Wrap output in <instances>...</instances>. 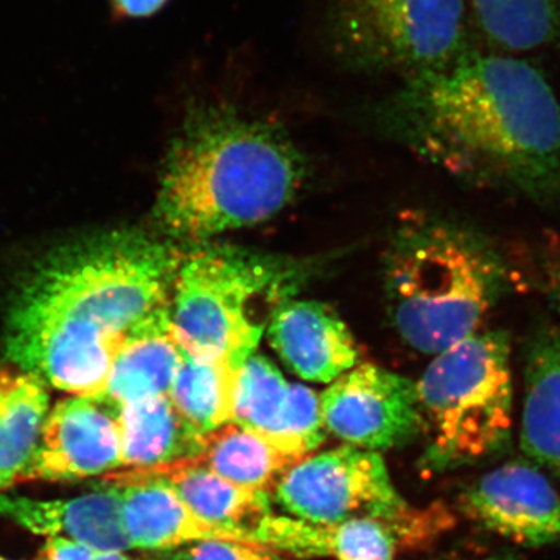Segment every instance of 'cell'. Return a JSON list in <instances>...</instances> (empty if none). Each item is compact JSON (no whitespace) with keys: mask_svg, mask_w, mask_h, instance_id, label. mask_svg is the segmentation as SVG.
<instances>
[{"mask_svg":"<svg viewBox=\"0 0 560 560\" xmlns=\"http://www.w3.org/2000/svg\"><path fill=\"white\" fill-rule=\"evenodd\" d=\"M319 400L326 430L366 451L401 447L423 431L416 383L375 364L345 372Z\"/></svg>","mask_w":560,"mask_h":560,"instance_id":"9c48e42d","label":"cell"},{"mask_svg":"<svg viewBox=\"0 0 560 560\" xmlns=\"http://www.w3.org/2000/svg\"><path fill=\"white\" fill-rule=\"evenodd\" d=\"M0 560H9V559L2 558V556H0Z\"/></svg>","mask_w":560,"mask_h":560,"instance_id":"4dcf8cb0","label":"cell"},{"mask_svg":"<svg viewBox=\"0 0 560 560\" xmlns=\"http://www.w3.org/2000/svg\"><path fill=\"white\" fill-rule=\"evenodd\" d=\"M460 504L471 521L514 544H560V495L529 464L489 471L463 493Z\"/></svg>","mask_w":560,"mask_h":560,"instance_id":"8fae6325","label":"cell"},{"mask_svg":"<svg viewBox=\"0 0 560 560\" xmlns=\"http://www.w3.org/2000/svg\"><path fill=\"white\" fill-rule=\"evenodd\" d=\"M480 560H515L510 555H499V556H490V558L480 559Z\"/></svg>","mask_w":560,"mask_h":560,"instance_id":"f546056e","label":"cell"},{"mask_svg":"<svg viewBox=\"0 0 560 560\" xmlns=\"http://www.w3.org/2000/svg\"><path fill=\"white\" fill-rule=\"evenodd\" d=\"M482 35L497 49L529 51L560 43V0H470Z\"/></svg>","mask_w":560,"mask_h":560,"instance_id":"603a6c76","label":"cell"},{"mask_svg":"<svg viewBox=\"0 0 560 560\" xmlns=\"http://www.w3.org/2000/svg\"><path fill=\"white\" fill-rule=\"evenodd\" d=\"M272 499L290 517L318 525L357 518L388 523L407 547L429 544L453 523L440 504L429 510L408 506L381 453L349 444L294 464L272 489Z\"/></svg>","mask_w":560,"mask_h":560,"instance_id":"ba28073f","label":"cell"},{"mask_svg":"<svg viewBox=\"0 0 560 560\" xmlns=\"http://www.w3.org/2000/svg\"><path fill=\"white\" fill-rule=\"evenodd\" d=\"M268 338L280 360L304 381L335 382L359 361L345 320L320 302H280L268 324Z\"/></svg>","mask_w":560,"mask_h":560,"instance_id":"7c38bea8","label":"cell"},{"mask_svg":"<svg viewBox=\"0 0 560 560\" xmlns=\"http://www.w3.org/2000/svg\"><path fill=\"white\" fill-rule=\"evenodd\" d=\"M116 412L125 469H153L200 455L205 436L180 418L171 397L130 401Z\"/></svg>","mask_w":560,"mask_h":560,"instance_id":"d6986e66","label":"cell"},{"mask_svg":"<svg viewBox=\"0 0 560 560\" xmlns=\"http://www.w3.org/2000/svg\"><path fill=\"white\" fill-rule=\"evenodd\" d=\"M522 451L560 474V330L541 329L530 338L525 359Z\"/></svg>","mask_w":560,"mask_h":560,"instance_id":"ac0fdd59","label":"cell"},{"mask_svg":"<svg viewBox=\"0 0 560 560\" xmlns=\"http://www.w3.org/2000/svg\"><path fill=\"white\" fill-rule=\"evenodd\" d=\"M416 389L427 438L422 470L458 469L510 445L514 386L506 331H477L438 353Z\"/></svg>","mask_w":560,"mask_h":560,"instance_id":"5b68a950","label":"cell"},{"mask_svg":"<svg viewBox=\"0 0 560 560\" xmlns=\"http://www.w3.org/2000/svg\"><path fill=\"white\" fill-rule=\"evenodd\" d=\"M92 560H131L125 555V551L119 550H105V551H94V556H92Z\"/></svg>","mask_w":560,"mask_h":560,"instance_id":"f1b7e54d","label":"cell"},{"mask_svg":"<svg viewBox=\"0 0 560 560\" xmlns=\"http://www.w3.org/2000/svg\"><path fill=\"white\" fill-rule=\"evenodd\" d=\"M301 180L300 153L285 132L209 106L191 113L173 142L156 213L168 234L205 243L278 215Z\"/></svg>","mask_w":560,"mask_h":560,"instance_id":"3957f363","label":"cell"},{"mask_svg":"<svg viewBox=\"0 0 560 560\" xmlns=\"http://www.w3.org/2000/svg\"><path fill=\"white\" fill-rule=\"evenodd\" d=\"M235 374L230 364L184 355L168 397L180 418L201 436L232 422Z\"/></svg>","mask_w":560,"mask_h":560,"instance_id":"cb8c5ba5","label":"cell"},{"mask_svg":"<svg viewBox=\"0 0 560 560\" xmlns=\"http://www.w3.org/2000/svg\"><path fill=\"white\" fill-rule=\"evenodd\" d=\"M49 411L43 378L18 366H0V490L22 482Z\"/></svg>","mask_w":560,"mask_h":560,"instance_id":"ffe728a7","label":"cell"},{"mask_svg":"<svg viewBox=\"0 0 560 560\" xmlns=\"http://www.w3.org/2000/svg\"><path fill=\"white\" fill-rule=\"evenodd\" d=\"M291 276L279 261L230 246L202 245L183 256L171 298L180 348L237 372L256 353L264 312L287 300Z\"/></svg>","mask_w":560,"mask_h":560,"instance_id":"8992f818","label":"cell"},{"mask_svg":"<svg viewBox=\"0 0 560 560\" xmlns=\"http://www.w3.org/2000/svg\"><path fill=\"white\" fill-rule=\"evenodd\" d=\"M92 556L94 550L79 541L65 537H49L35 560H92Z\"/></svg>","mask_w":560,"mask_h":560,"instance_id":"484cf974","label":"cell"},{"mask_svg":"<svg viewBox=\"0 0 560 560\" xmlns=\"http://www.w3.org/2000/svg\"><path fill=\"white\" fill-rule=\"evenodd\" d=\"M173 560H283L272 550L259 545L231 540L197 541L189 550H183Z\"/></svg>","mask_w":560,"mask_h":560,"instance_id":"d4e9b609","label":"cell"},{"mask_svg":"<svg viewBox=\"0 0 560 560\" xmlns=\"http://www.w3.org/2000/svg\"><path fill=\"white\" fill-rule=\"evenodd\" d=\"M117 469H121V448L116 407L70 396L47 415L22 482L77 481Z\"/></svg>","mask_w":560,"mask_h":560,"instance_id":"30bf717a","label":"cell"},{"mask_svg":"<svg viewBox=\"0 0 560 560\" xmlns=\"http://www.w3.org/2000/svg\"><path fill=\"white\" fill-rule=\"evenodd\" d=\"M0 517L40 536L65 537L94 551L130 550L119 493L109 486L70 500H32L0 493Z\"/></svg>","mask_w":560,"mask_h":560,"instance_id":"5bb4252c","label":"cell"},{"mask_svg":"<svg viewBox=\"0 0 560 560\" xmlns=\"http://www.w3.org/2000/svg\"><path fill=\"white\" fill-rule=\"evenodd\" d=\"M184 355L186 352L173 331L168 304L125 335L110 364L108 385L101 401L120 407L130 401L168 396Z\"/></svg>","mask_w":560,"mask_h":560,"instance_id":"2e32d148","label":"cell"},{"mask_svg":"<svg viewBox=\"0 0 560 560\" xmlns=\"http://www.w3.org/2000/svg\"><path fill=\"white\" fill-rule=\"evenodd\" d=\"M290 388L291 383L267 357L254 353L235 374L232 423L254 431L280 451L289 453L285 418Z\"/></svg>","mask_w":560,"mask_h":560,"instance_id":"7402d4cb","label":"cell"},{"mask_svg":"<svg viewBox=\"0 0 560 560\" xmlns=\"http://www.w3.org/2000/svg\"><path fill=\"white\" fill-rule=\"evenodd\" d=\"M168 0H113L117 11L128 18H150L167 5Z\"/></svg>","mask_w":560,"mask_h":560,"instance_id":"4316f807","label":"cell"},{"mask_svg":"<svg viewBox=\"0 0 560 560\" xmlns=\"http://www.w3.org/2000/svg\"><path fill=\"white\" fill-rule=\"evenodd\" d=\"M407 81L400 108L431 160L536 205L560 201V105L539 69L470 49Z\"/></svg>","mask_w":560,"mask_h":560,"instance_id":"7a4b0ae2","label":"cell"},{"mask_svg":"<svg viewBox=\"0 0 560 560\" xmlns=\"http://www.w3.org/2000/svg\"><path fill=\"white\" fill-rule=\"evenodd\" d=\"M510 287L499 253L453 224H412L400 232L389 256L394 324L401 340L429 355L480 331Z\"/></svg>","mask_w":560,"mask_h":560,"instance_id":"277c9868","label":"cell"},{"mask_svg":"<svg viewBox=\"0 0 560 560\" xmlns=\"http://www.w3.org/2000/svg\"><path fill=\"white\" fill-rule=\"evenodd\" d=\"M142 470L171 486L198 518L230 534L232 541L250 544V529L271 515V493L224 480L195 458Z\"/></svg>","mask_w":560,"mask_h":560,"instance_id":"e0dca14e","label":"cell"},{"mask_svg":"<svg viewBox=\"0 0 560 560\" xmlns=\"http://www.w3.org/2000/svg\"><path fill=\"white\" fill-rule=\"evenodd\" d=\"M195 459L224 480L268 493L301 460L232 422L206 434Z\"/></svg>","mask_w":560,"mask_h":560,"instance_id":"44dd1931","label":"cell"},{"mask_svg":"<svg viewBox=\"0 0 560 560\" xmlns=\"http://www.w3.org/2000/svg\"><path fill=\"white\" fill-rule=\"evenodd\" d=\"M249 541L298 558L337 560H394L399 544L393 526L374 518L318 525L272 514L250 529Z\"/></svg>","mask_w":560,"mask_h":560,"instance_id":"9a60e30c","label":"cell"},{"mask_svg":"<svg viewBox=\"0 0 560 560\" xmlns=\"http://www.w3.org/2000/svg\"><path fill=\"white\" fill-rule=\"evenodd\" d=\"M105 485L119 493L131 548L172 550L202 540H231L230 534L198 518L171 486L147 470L109 474Z\"/></svg>","mask_w":560,"mask_h":560,"instance_id":"4fadbf2b","label":"cell"},{"mask_svg":"<svg viewBox=\"0 0 560 560\" xmlns=\"http://www.w3.org/2000/svg\"><path fill=\"white\" fill-rule=\"evenodd\" d=\"M326 33L331 54L348 68L407 80L470 50L466 0H334Z\"/></svg>","mask_w":560,"mask_h":560,"instance_id":"52a82bcc","label":"cell"},{"mask_svg":"<svg viewBox=\"0 0 560 560\" xmlns=\"http://www.w3.org/2000/svg\"><path fill=\"white\" fill-rule=\"evenodd\" d=\"M545 278H547L545 287H547L548 298H550L556 311L560 313V257L548 265Z\"/></svg>","mask_w":560,"mask_h":560,"instance_id":"83f0119b","label":"cell"},{"mask_svg":"<svg viewBox=\"0 0 560 560\" xmlns=\"http://www.w3.org/2000/svg\"><path fill=\"white\" fill-rule=\"evenodd\" d=\"M180 260L178 250L131 231L55 250L11 302L10 360L69 396L102 400L125 335L171 304Z\"/></svg>","mask_w":560,"mask_h":560,"instance_id":"6da1fadb","label":"cell"}]
</instances>
